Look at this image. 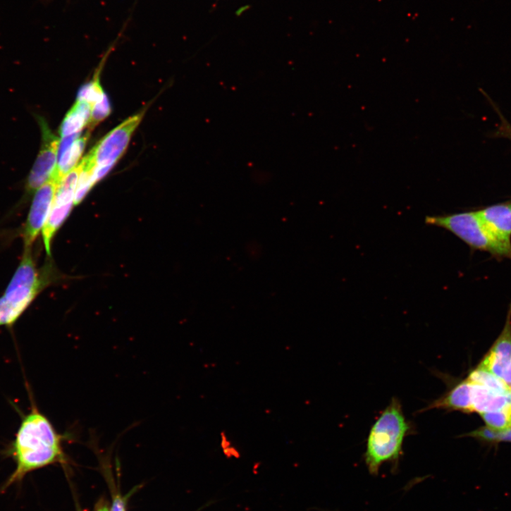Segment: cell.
<instances>
[{
    "mask_svg": "<svg viewBox=\"0 0 511 511\" xmlns=\"http://www.w3.org/2000/svg\"><path fill=\"white\" fill-rule=\"evenodd\" d=\"M30 412L23 416L16 436L7 455L16 464V469L3 486L4 490L20 484L31 472L56 463L66 462L60 434L51 421L39 410L32 398Z\"/></svg>",
    "mask_w": 511,
    "mask_h": 511,
    "instance_id": "6da1fadb",
    "label": "cell"
},
{
    "mask_svg": "<svg viewBox=\"0 0 511 511\" xmlns=\"http://www.w3.org/2000/svg\"><path fill=\"white\" fill-rule=\"evenodd\" d=\"M414 433V426L406 420L399 400L393 398L371 429L364 454L369 473L376 476L386 462L398 465L402 455L405 437Z\"/></svg>",
    "mask_w": 511,
    "mask_h": 511,
    "instance_id": "7a4b0ae2",
    "label": "cell"
},
{
    "mask_svg": "<svg viewBox=\"0 0 511 511\" xmlns=\"http://www.w3.org/2000/svg\"><path fill=\"white\" fill-rule=\"evenodd\" d=\"M32 249H24L21 262L0 297V327H13L52 281L51 265L39 269Z\"/></svg>",
    "mask_w": 511,
    "mask_h": 511,
    "instance_id": "3957f363",
    "label": "cell"
},
{
    "mask_svg": "<svg viewBox=\"0 0 511 511\" xmlns=\"http://www.w3.org/2000/svg\"><path fill=\"white\" fill-rule=\"evenodd\" d=\"M426 224L450 232L472 250L511 259V249L503 246L493 236L478 211L427 216Z\"/></svg>",
    "mask_w": 511,
    "mask_h": 511,
    "instance_id": "277c9868",
    "label": "cell"
},
{
    "mask_svg": "<svg viewBox=\"0 0 511 511\" xmlns=\"http://www.w3.org/2000/svg\"><path fill=\"white\" fill-rule=\"evenodd\" d=\"M147 109L130 118L99 142L87 155L94 164L93 182L104 178L123 156Z\"/></svg>",
    "mask_w": 511,
    "mask_h": 511,
    "instance_id": "5b68a950",
    "label": "cell"
},
{
    "mask_svg": "<svg viewBox=\"0 0 511 511\" xmlns=\"http://www.w3.org/2000/svg\"><path fill=\"white\" fill-rule=\"evenodd\" d=\"M80 171V167L78 165L58 183L50 214L42 230L44 244L49 256H51L54 237L70 215L74 206Z\"/></svg>",
    "mask_w": 511,
    "mask_h": 511,
    "instance_id": "8992f818",
    "label": "cell"
},
{
    "mask_svg": "<svg viewBox=\"0 0 511 511\" xmlns=\"http://www.w3.org/2000/svg\"><path fill=\"white\" fill-rule=\"evenodd\" d=\"M38 121L42 133V143L26 183L27 197L54 178L58 163L60 140L51 131L44 119L39 118Z\"/></svg>",
    "mask_w": 511,
    "mask_h": 511,
    "instance_id": "52a82bcc",
    "label": "cell"
},
{
    "mask_svg": "<svg viewBox=\"0 0 511 511\" xmlns=\"http://www.w3.org/2000/svg\"><path fill=\"white\" fill-rule=\"evenodd\" d=\"M58 182L49 181L35 192L30 211L23 230L25 249L32 245L48 220Z\"/></svg>",
    "mask_w": 511,
    "mask_h": 511,
    "instance_id": "ba28073f",
    "label": "cell"
},
{
    "mask_svg": "<svg viewBox=\"0 0 511 511\" xmlns=\"http://www.w3.org/2000/svg\"><path fill=\"white\" fill-rule=\"evenodd\" d=\"M478 367L493 374L511 388V302L500 335Z\"/></svg>",
    "mask_w": 511,
    "mask_h": 511,
    "instance_id": "9c48e42d",
    "label": "cell"
},
{
    "mask_svg": "<svg viewBox=\"0 0 511 511\" xmlns=\"http://www.w3.org/2000/svg\"><path fill=\"white\" fill-rule=\"evenodd\" d=\"M478 214L493 236L511 249V202L494 204Z\"/></svg>",
    "mask_w": 511,
    "mask_h": 511,
    "instance_id": "30bf717a",
    "label": "cell"
},
{
    "mask_svg": "<svg viewBox=\"0 0 511 511\" xmlns=\"http://www.w3.org/2000/svg\"><path fill=\"white\" fill-rule=\"evenodd\" d=\"M433 409L472 413L471 383L465 379L456 384L445 395L430 403L423 412Z\"/></svg>",
    "mask_w": 511,
    "mask_h": 511,
    "instance_id": "8fae6325",
    "label": "cell"
},
{
    "mask_svg": "<svg viewBox=\"0 0 511 511\" xmlns=\"http://www.w3.org/2000/svg\"><path fill=\"white\" fill-rule=\"evenodd\" d=\"M470 383L472 413L477 412L481 414L508 410L511 405V394H501L481 385Z\"/></svg>",
    "mask_w": 511,
    "mask_h": 511,
    "instance_id": "7c38bea8",
    "label": "cell"
},
{
    "mask_svg": "<svg viewBox=\"0 0 511 511\" xmlns=\"http://www.w3.org/2000/svg\"><path fill=\"white\" fill-rule=\"evenodd\" d=\"M90 131L82 137H78L74 143L66 149H59L58 153V163L55 179L58 183L68 173L73 171L84 152L87 143Z\"/></svg>",
    "mask_w": 511,
    "mask_h": 511,
    "instance_id": "4fadbf2b",
    "label": "cell"
},
{
    "mask_svg": "<svg viewBox=\"0 0 511 511\" xmlns=\"http://www.w3.org/2000/svg\"><path fill=\"white\" fill-rule=\"evenodd\" d=\"M90 117L91 106L85 101L77 100L62 123L60 129L61 137L63 138L80 134L88 125Z\"/></svg>",
    "mask_w": 511,
    "mask_h": 511,
    "instance_id": "5bb4252c",
    "label": "cell"
},
{
    "mask_svg": "<svg viewBox=\"0 0 511 511\" xmlns=\"http://www.w3.org/2000/svg\"><path fill=\"white\" fill-rule=\"evenodd\" d=\"M467 379L472 383L481 385L499 393L511 394V388L508 385L493 374L481 367H477L472 370Z\"/></svg>",
    "mask_w": 511,
    "mask_h": 511,
    "instance_id": "9a60e30c",
    "label": "cell"
},
{
    "mask_svg": "<svg viewBox=\"0 0 511 511\" xmlns=\"http://www.w3.org/2000/svg\"><path fill=\"white\" fill-rule=\"evenodd\" d=\"M99 71L96 73L94 79L82 86L78 94V100L87 102L91 107L104 99L106 93L99 83Z\"/></svg>",
    "mask_w": 511,
    "mask_h": 511,
    "instance_id": "2e32d148",
    "label": "cell"
},
{
    "mask_svg": "<svg viewBox=\"0 0 511 511\" xmlns=\"http://www.w3.org/2000/svg\"><path fill=\"white\" fill-rule=\"evenodd\" d=\"M486 443H511V429L503 431H495L488 427H481L464 435Z\"/></svg>",
    "mask_w": 511,
    "mask_h": 511,
    "instance_id": "e0dca14e",
    "label": "cell"
},
{
    "mask_svg": "<svg viewBox=\"0 0 511 511\" xmlns=\"http://www.w3.org/2000/svg\"><path fill=\"white\" fill-rule=\"evenodd\" d=\"M508 410L483 413L480 415L488 428L495 431H503L510 429Z\"/></svg>",
    "mask_w": 511,
    "mask_h": 511,
    "instance_id": "ac0fdd59",
    "label": "cell"
},
{
    "mask_svg": "<svg viewBox=\"0 0 511 511\" xmlns=\"http://www.w3.org/2000/svg\"><path fill=\"white\" fill-rule=\"evenodd\" d=\"M111 102L106 94L104 99L91 107V117L88 124L89 130L91 131L99 123L106 120L111 115Z\"/></svg>",
    "mask_w": 511,
    "mask_h": 511,
    "instance_id": "d6986e66",
    "label": "cell"
},
{
    "mask_svg": "<svg viewBox=\"0 0 511 511\" xmlns=\"http://www.w3.org/2000/svg\"><path fill=\"white\" fill-rule=\"evenodd\" d=\"M110 511H126L125 498L121 495H116Z\"/></svg>",
    "mask_w": 511,
    "mask_h": 511,
    "instance_id": "ffe728a7",
    "label": "cell"
},
{
    "mask_svg": "<svg viewBox=\"0 0 511 511\" xmlns=\"http://www.w3.org/2000/svg\"><path fill=\"white\" fill-rule=\"evenodd\" d=\"M508 412H509V416H510V429H511V405L509 408Z\"/></svg>",
    "mask_w": 511,
    "mask_h": 511,
    "instance_id": "44dd1931",
    "label": "cell"
}]
</instances>
